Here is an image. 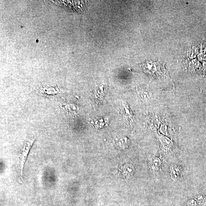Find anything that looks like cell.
<instances>
[{
	"label": "cell",
	"mask_w": 206,
	"mask_h": 206,
	"mask_svg": "<svg viewBox=\"0 0 206 206\" xmlns=\"http://www.w3.org/2000/svg\"><path fill=\"white\" fill-rule=\"evenodd\" d=\"M114 143L115 146L118 148L124 149L128 147L130 144V140L127 137L119 136L115 138Z\"/></svg>",
	"instance_id": "cell-3"
},
{
	"label": "cell",
	"mask_w": 206,
	"mask_h": 206,
	"mask_svg": "<svg viewBox=\"0 0 206 206\" xmlns=\"http://www.w3.org/2000/svg\"><path fill=\"white\" fill-rule=\"evenodd\" d=\"M161 164L160 160L158 158H154L152 159L151 165L154 170H158L160 167Z\"/></svg>",
	"instance_id": "cell-8"
},
{
	"label": "cell",
	"mask_w": 206,
	"mask_h": 206,
	"mask_svg": "<svg viewBox=\"0 0 206 206\" xmlns=\"http://www.w3.org/2000/svg\"><path fill=\"white\" fill-rule=\"evenodd\" d=\"M160 116L156 114L153 113L149 116L148 123L151 128L154 130H157L161 123Z\"/></svg>",
	"instance_id": "cell-2"
},
{
	"label": "cell",
	"mask_w": 206,
	"mask_h": 206,
	"mask_svg": "<svg viewBox=\"0 0 206 206\" xmlns=\"http://www.w3.org/2000/svg\"><path fill=\"white\" fill-rule=\"evenodd\" d=\"M138 94L139 97L142 99H148L150 96V93L147 89H139L138 91Z\"/></svg>",
	"instance_id": "cell-7"
},
{
	"label": "cell",
	"mask_w": 206,
	"mask_h": 206,
	"mask_svg": "<svg viewBox=\"0 0 206 206\" xmlns=\"http://www.w3.org/2000/svg\"><path fill=\"white\" fill-rule=\"evenodd\" d=\"M160 141L166 149H169L172 148L173 146V143L169 138L163 135H158Z\"/></svg>",
	"instance_id": "cell-6"
},
{
	"label": "cell",
	"mask_w": 206,
	"mask_h": 206,
	"mask_svg": "<svg viewBox=\"0 0 206 206\" xmlns=\"http://www.w3.org/2000/svg\"><path fill=\"white\" fill-rule=\"evenodd\" d=\"M93 123L96 128H101L104 126L105 122L102 118H99L93 121Z\"/></svg>",
	"instance_id": "cell-9"
},
{
	"label": "cell",
	"mask_w": 206,
	"mask_h": 206,
	"mask_svg": "<svg viewBox=\"0 0 206 206\" xmlns=\"http://www.w3.org/2000/svg\"><path fill=\"white\" fill-rule=\"evenodd\" d=\"M105 89V87L104 85H101L97 86L94 89V96L97 102H100L103 99Z\"/></svg>",
	"instance_id": "cell-5"
},
{
	"label": "cell",
	"mask_w": 206,
	"mask_h": 206,
	"mask_svg": "<svg viewBox=\"0 0 206 206\" xmlns=\"http://www.w3.org/2000/svg\"><path fill=\"white\" fill-rule=\"evenodd\" d=\"M35 139L32 137H28L24 141L21 148L19 155V170L21 177L23 176L24 165L31 148Z\"/></svg>",
	"instance_id": "cell-1"
},
{
	"label": "cell",
	"mask_w": 206,
	"mask_h": 206,
	"mask_svg": "<svg viewBox=\"0 0 206 206\" xmlns=\"http://www.w3.org/2000/svg\"><path fill=\"white\" fill-rule=\"evenodd\" d=\"M65 110L72 113H76L79 110V108L74 104H68L65 105Z\"/></svg>",
	"instance_id": "cell-10"
},
{
	"label": "cell",
	"mask_w": 206,
	"mask_h": 206,
	"mask_svg": "<svg viewBox=\"0 0 206 206\" xmlns=\"http://www.w3.org/2000/svg\"><path fill=\"white\" fill-rule=\"evenodd\" d=\"M121 111L122 116L126 122H130V121L133 120V113L131 109L127 104L125 103L123 104Z\"/></svg>",
	"instance_id": "cell-4"
},
{
	"label": "cell",
	"mask_w": 206,
	"mask_h": 206,
	"mask_svg": "<svg viewBox=\"0 0 206 206\" xmlns=\"http://www.w3.org/2000/svg\"><path fill=\"white\" fill-rule=\"evenodd\" d=\"M160 131L164 135L168 136L170 132V126L166 124H163L160 127Z\"/></svg>",
	"instance_id": "cell-11"
}]
</instances>
